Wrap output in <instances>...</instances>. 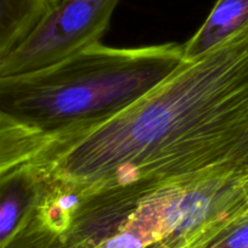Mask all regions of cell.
Masks as SVG:
<instances>
[{
    "instance_id": "ba28073f",
    "label": "cell",
    "mask_w": 248,
    "mask_h": 248,
    "mask_svg": "<svg viewBox=\"0 0 248 248\" xmlns=\"http://www.w3.org/2000/svg\"><path fill=\"white\" fill-rule=\"evenodd\" d=\"M54 139L0 112V174L33 159Z\"/></svg>"
},
{
    "instance_id": "8992f818",
    "label": "cell",
    "mask_w": 248,
    "mask_h": 248,
    "mask_svg": "<svg viewBox=\"0 0 248 248\" xmlns=\"http://www.w3.org/2000/svg\"><path fill=\"white\" fill-rule=\"evenodd\" d=\"M248 26V0H218L201 27L183 44L184 60L206 54Z\"/></svg>"
},
{
    "instance_id": "6da1fadb",
    "label": "cell",
    "mask_w": 248,
    "mask_h": 248,
    "mask_svg": "<svg viewBox=\"0 0 248 248\" xmlns=\"http://www.w3.org/2000/svg\"><path fill=\"white\" fill-rule=\"evenodd\" d=\"M248 134V26L184 62L114 118L56 137L33 158L83 185L164 180L231 166ZM232 167V166H231Z\"/></svg>"
},
{
    "instance_id": "7a4b0ae2",
    "label": "cell",
    "mask_w": 248,
    "mask_h": 248,
    "mask_svg": "<svg viewBox=\"0 0 248 248\" xmlns=\"http://www.w3.org/2000/svg\"><path fill=\"white\" fill-rule=\"evenodd\" d=\"M200 232L199 201L180 179L82 185L44 174L4 248H195Z\"/></svg>"
},
{
    "instance_id": "5b68a950",
    "label": "cell",
    "mask_w": 248,
    "mask_h": 248,
    "mask_svg": "<svg viewBox=\"0 0 248 248\" xmlns=\"http://www.w3.org/2000/svg\"><path fill=\"white\" fill-rule=\"evenodd\" d=\"M44 174L33 159L0 174V248L16 235L37 202Z\"/></svg>"
},
{
    "instance_id": "277c9868",
    "label": "cell",
    "mask_w": 248,
    "mask_h": 248,
    "mask_svg": "<svg viewBox=\"0 0 248 248\" xmlns=\"http://www.w3.org/2000/svg\"><path fill=\"white\" fill-rule=\"evenodd\" d=\"M121 0H59L3 60L0 77L42 70L101 42Z\"/></svg>"
},
{
    "instance_id": "3957f363",
    "label": "cell",
    "mask_w": 248,
    "mask_h": 248,
    "mask_svg": "<svg viewBox=\"0 0 248 248\" xmlns=\"http://www.w3.org/2000/svg\"><path fill=\"white\" fill-rule=\"evenodd\" d=\"M184 62L183 44L112 47L101 42L50 67L0 77V112L56 138L118 116Z\"/></svg>"
},
{
    "instance_id": "9c48e42d",
    "label": "cell",
    "mask_w": 248,
    "mask_h": 248,
    "mask_svg": "<svg viewBox=\"0 0 248 248\" xmlns=\"http://www.w3.org/2000/svg\"><path fill=\"white\" fill-rule=\"evenodd\" d=\"M230 164L242 174L248 175V134L238 146Z\"/></svg>"
},
{
    "instance_id": "52a82bcc",
    "label": "cell",
    "mask_w": 248,
    "mask_h": 248,
    "mask_svg": "<svg viewBox=\"0 0 248 248\" xmlns=\"http://www.w3.org/2000/svg\"><path fill=\"white\" fill-rule=\"evenodd\" d=\"M59 0H0V60L10 54Z\"/></svg>"
},
{
    "instance_id": "30bf717a",
    "label": "cell",
    "mask_w": 248,
    "mask_h": 248,
    "mask_svg": "<svg viewBox=\"0 0 248 248\" xmlns=\"http://www.w3.org/2000/svg\"><path fill=\"white\" fill-rule=\"evenodd\" d=\"M245 186H246V192H247V196H248V175H246Z\"/></svg>"
}]
</instances>
